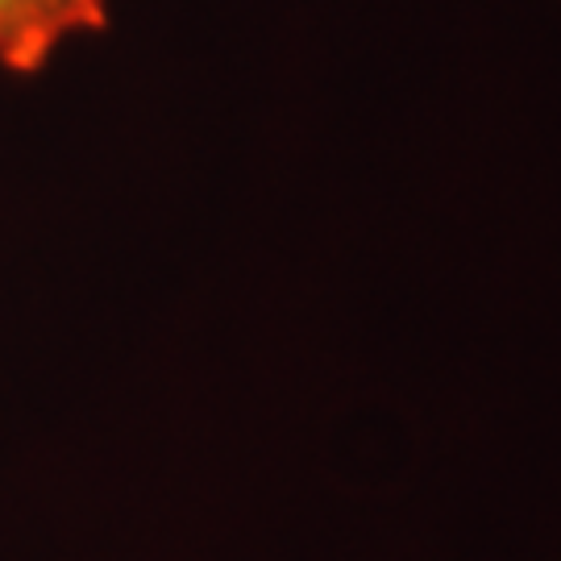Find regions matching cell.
<instances>
[{"instance_id": "obj_1", "label": "cell", "mask_w": 561, "mask_h": 561, "mask_svg": "<svg viewBox=\"0 0 561 561\" xmlns=\"http://www.w3.org/2000/svg\"><path fill=\"white\" fill-rule=\"evenodd\" d=\"M108 25V0H0V67L38 76L67 38Z\"/></svg>"}]
</instances>
